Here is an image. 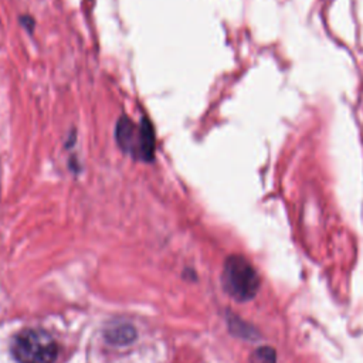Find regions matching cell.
Masks as SVG:
<instances>
[{
	"label": "cell",
	"mask_w": 363,
	"mask_h": 363,
	"mask_svg": "<svg viewBox=\"0 0 363 363\" xmlns=\"http://www.w3.org/2000/svg\"><path fill=\"white\" fill-rule=\"evenodd\" d=\"M250 363H277V352L271 346H259L251 353Z\"/></svg>",
	"instance_id": "cell-3"
},
{
	"label": "cell",
	"mask_w": 363,
	"mask_h": 363,
	"mask_svg": "<svg viewBox=\"0 0 363 363\" xmlns=\"http://www.w3.org/2000/svg\"><path fill=\"white\" fill-rule=\"evenodd\" d=\"M221 281L225 292L240 302L252 299L259 289L257 269L241 255H231L225 259Z\"/></svg>",
	"instance_id": "cell-1"
},
{
	"label": "cell",
	"mask_w": 363,
	"mask_h": 363,
	"mask_svg": "<svg viewBox=\"0 0 363 363\" xmlns=\"http://www.w3.org/2000/svg\"><path fill=\"white\" fill-rule=\"evenodd\" d=\"M11 352L18 363H54L58 346L45 330L27 329L16 336Z\"/></svg>",
	"instance_id": "cell-2"
}]
</instances>
